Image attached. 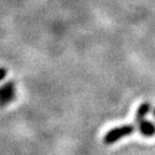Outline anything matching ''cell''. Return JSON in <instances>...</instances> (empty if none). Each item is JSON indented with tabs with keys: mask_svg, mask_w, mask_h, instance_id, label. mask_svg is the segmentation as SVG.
<instances>
[{
	"mask_svg": "<svg viewBox=\"0 0 155 155\" xmlns=\"http://www.w3.org/2000/svg\"><path fill=\"white\" fill-rule=\"evenodd\" d=\"M134 130H136V127L131 125V124H125L122 127H113L109 131H107V133L104 136V143L106 145L115 144L121 138H124L127 136L132 134L134 132Z\"/></svg>",
	"mask_w": 155,
	"mask_h": 155,
	"instance_id": "obj_1",
	"label": "cell"
},
{
	"mask_svg": "<svg viewBox=\"0 0 155 155\" xmlns=\"http://www.w3.org/2000/svg\"><path fill=\"white\" fill-rule=\"evenodd\" d=\"M7 76V69L4 67H0V82L2 79H5V77Z\"/></svg>",
	"mask_w": 155,
	"mask_h": 155,
	"instance_id": "obj_5",
	"label": "cell"
},
{
	"mask_svg": "<svg viewBox=\"0 0 155 155\" xmlns=\"http://www.w3.org/2000/svg\"><path fill=\"white\" fill-rule=\"evenodd\" d=\"M153 115H154V117H155V109H154V111H153Z\"/></svg>",
	"mask_w": 155,
	"mask_h": 155,
	"instance_id": "obj_6",
	"label": "cell"
},
{
	"mask_svg": "<svg viewBox=\"0 0 155 155\" xmlns=\"http://www.w3.org/2000/svg\"><path fill=\"white\" fill-rule=\"evenodd\" d=\"M150 108H152V106H150V102H144V104H141L139 106L138 109H137V113H136V121H137V123L139 121H141V120H144L145 116L150 113Z\"/></svg>",
	"mask_w": 155,
	"mask_h": 155,
	"instance_id": "obj_4",
	"label": "cell"
},
{
	"mask_svg": "<svg viewBox=\"0 0 155 155\" xmlns=\"http://www.w3.org/2000/svg\"><path fill=\"white\" fill-rule=\"evenodd\" d=\"M15 99V85L14 82H7L0 86V106L5 107Z\"/></svg>",
	"mask_w": 155,
	"mask_h": 155,
	"instance_id": "obj_2",
	"label": "cell"
},
{
	"mask_svg": "<svg viewBox=\"0 0 155 155\" xmlns=\"http://www.w3.org/2000/svg\"><path fill=\"white\" fill-rule=\"evenodd\" d=\"M138 127L139 132L145 137H152L155 134V124L145 120V118L138 122Z\"/></svg>",
	"mask_w": 155,
	"mask_h": 155,
	"instance_id": "obj_3",
	"label": "cell"
}]
</instances>
